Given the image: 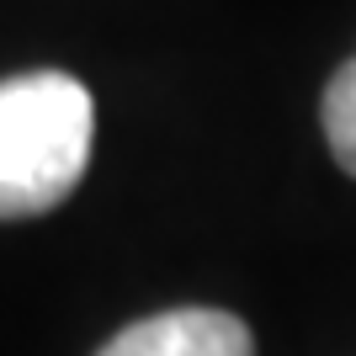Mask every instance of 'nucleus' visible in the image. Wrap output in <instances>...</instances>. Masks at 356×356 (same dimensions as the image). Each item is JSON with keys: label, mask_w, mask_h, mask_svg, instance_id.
Segmentation results:
<instances>
[{"label": "nucleus", "mask_w": 356, "mask_h": 356, "mask_svg": "<svg viewBox=\"0 0 356 356\" xmlns=\"http://www.w3.org/2000/svg\"><path fill=\"white\" fill-rule=\"evenodd\" d=\"M96 356H255V335L229 309H165L118 330Z\"/></svg>", "instance_id": "obj_2"}, {"label": "nucleus", "mask_w": 356, "mask_h": 356, "mask_svg": "<svg viewBox=\"0 0 356 356\" xmlns=\"http://www.w3.org/2000/svg\"><path fill=\"white\" fill-rule=\"evenodd\" d=\"M319 122H325L330 154L346 176H356V54L330 74L325 96H319Z\"/></svg>", "instance_id": "obj_3"}, {"label": "nucleus", "mask_w": 356, "mask_h": 356, "mask_svg": "<svg viewBox=\"0 0 356 356\" xmlns=\"http://www.w3.org/2000/svg\"><path fill=\"white\" fill-rule=\"evenodd\" d=\"M96 106L64 70L0 80V218L54 213L90 165Z\"/></svg>", "instance_id": "obj_1"}]
</instances>
